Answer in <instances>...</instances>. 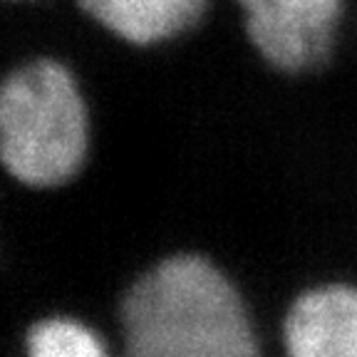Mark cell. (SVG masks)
<instances>
[{"label":"cell","instance_id":"cell-2","mask_svg":"<svg viewBox=\"0 0 357 357\" xmlns=\"http://www.w3.org/2000/svg\"><path fill=\"white\" fill-rule=\"evenodd\" d=\"M89 107L77 75L57 57L20 62L0 84V162L20 186L60 189L89 156Z\"/></svg>","mask_w":357,"mask_h":357},{"label":"cell","instance_id":"cell-5","mask_svg":"<svg viewBox=\"0 0 357 357\" xmlns=\"http://www.w3.org/2000/svg\"><path fill=\"white\" fill-rule=\"evenodd\" d=\"M211 0H75L84 17L119 43L159 47L189 35L206 17Z\"/></svg>","mask_w":357,"mask_h":357},{"label":"cell","instance_id":"cell-4","mask_svg":"<svg viewBox=\"0 0 357 357\" xmlns=\"http://www.w3.org/2000/svg\"><path fill=\"white\" fill-rule=\"evenodd\" d=\"M283 347L288 357H357V283L301 290L285 310Z\"/></svg>","mask_w":357,"mask_h":357},{"label":"cell","instance_id":"cell-6","mask_svg":"<svg viewBox=\"0 0 357 357\" xmlns=\"http://www.w3.org/2000/svg\"><path fill=\"white\" fill-rule=\"evenodd\" d=\"M28 357H109L102 337L87 323L70 315L35 320L25 333Z\"/></svg>","mask_w":357,"mask_h":357},{"label":"cell","instance_id":"cell-1","mask_svg":"<svg viewBox=\"0 0 357 357\" xmlns=\"http://www.w3.org/2000/svg\"><path fill=\"white\" fill-rule=\"evenodd\" d=\"M124 357H261L241 290L208 256L146 266L119 298Z\"/></svg>","mask_w":357,"mask_h":357},{"label":"cell","instance_id":"cell-3","mask_svg":"<svg viewBox=\"0 0 357 357\" xmlns=\"http://www.w3.org/2000/svg\"><path fill=\"white\" fill-rule=\"evenodd\" d=\"M243 33L275 73L310 75L333 57L345 0H236Z\"/></svg>","mask_w":357,"mask_h":357}]
</instances>
